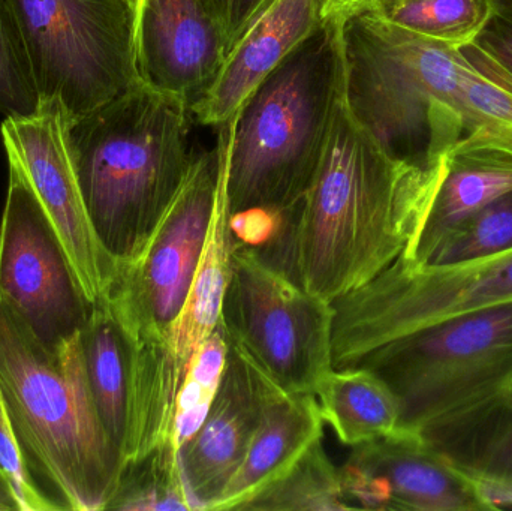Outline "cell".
<instances>
[{"label": "cell", "instance_id": "30bf717a", "mask_svg": "<svg viewBox=\"0 0 512 511\" xmlns=\"http://www.w3.org/2000/svg\"><path fill=\"white\" fill-rule=\"evenodd\" d=\"M333 303L313 296L258 249L237 243L221 326L286 393L315 395L333 369Z\"/></svg>", "mask_w": 512, "mask_h": 511}, {"label": "cell", "instance_id": "d6986e66", "mask_svg": "<svg viewBox=\"0 0 512 511\" xmlns=\"http://www.w3.org/2000/svg\"><path fill=\"white\" fill-rule=\"evenodd\" d=\"M417 434L477 483L493 509L512 507V399L507 392L439 417Z\"/></svg>", "mask_w": 512, "mask_h": 511}, {"label": "cell", "instance_id": "cb8c5ba5", "mask_svg": "<svg viewBox=\"0 0 512 511\" xmlns=\"http://www.w3.org/2000/svg\"><path fill=\"white\" fill-rule=\"evenodd\" d=\"M105 510L194 511L173 438L123 467L119 485Z\"/></svg>", "mask_w": 512, "mask_h": 511}, {"label": "cell", "instance_id": "5bb4252c", "mask_svg": "<svg viewBox=\"0 0 512 511\" xmlns=\"http://www.w3.org/2000/svg\"><path fill=\"white\" fill-rule=\"evenodd\" d=\"M351 509L495 510L483 489L415 432L397 431L355 447L340 468Z\"/></svg>", "mask_w": 512, "mask_h": 511}, {"label": "cell", "instance_id": "ac0fdd59", "mask_svg": "<svg viewBox=\"0 0 512 511\" xmlns=\"http://www.w3.org/2000/svg\"><path fill=\"white\" fill-rule=\"evenodd\" d=\"M325 0H273L228 53L215 83L192 108L201 125L221 126L256 86L324 20Z\"/></svg>", "mask_w": 512, "mask_h": 511}, {"label": "cell", "instance_id": "8fae6325", "mask_svg": "<svg viewBox=\"0 0 512 511\" xmlns=\"http://www.w3.org/2000/svg\"><path fill=\"white\" fill-rule=\"evenodd\" d=\"M0 221V297L48 350L80 333L92 305L29 180L8 159Z\"/></svg>", "mask_w": 512, "mask_h": 511}, {"label": "cell", "instance_id": "836d02e7", "mask_svg": "<svg viewBox=\"0 0 512 511\" xmlns=\"http://www.w3.org/2000/svg\"><path fill=\"white\" fill-rule=\"evenodd\" d=\"M0 511H21L17 497L2 470H0Z\"/></svg>", "mask_w": 512, "mask_h": 511}, {"label": "cell", "instance_id": "5b68a950", "mask_svg": "<svg viewBox=\"0 0 512 511\" xmlns=\"http://www.w3.org/2000/svg\"><path fill=\"white\" fill-rule=\"evenodd\" d=\"M345 101L382 149L438 167L465 135L462 54L414 35L373 9L342 18Z\"/></svg>", "mask_w": 512, "mask_h": 511}, {"label": "cell", "instance_id": "603a6c76", "mask_svg": "<svg viewBox=\"0 0 512 511\" xmlns=\"http://www.w3.org/2000/svg\"><path fill=\"white\" fill-rule=\"evenodd\" d=\"M242 510L331 511L351 510V506L343 492L340 468L331 464L318 440L288 473L255 495Z\"/></svg>", "mask_w": 512, "mask_h": 511}, {"label": "cell", "instance_id": "f546056e", "mask_svg": "<svg viewBox=\"0 0 512 511\" xmlns=\"http://www.w3.org/2000/svg\"><path fill=\"white\" fill-rule=\"evenodd\" d=\"M0 470L8 479L21 511L63 510L51 495L45 494L41 483L30 470L15 435L2 390H0Z\"/></svg>", "mask_w": 512, "mask_h": 511}, {"label": "cell", "instance_id": "9c48e42d", "mask_svg": "<svg viewBox=\"0 0 512 511\" xmlns=\"http://www.w3.org/2000/svg\"><path fill=\"white\" fill-rule=\"evenodd\" d=\"M512 302V251L453 266L402 257L334 300L333 368H354L376 348L457 315Z\"/></svg>", "mask_w": 512, "mask_h": 511}, {"label": "cell", "instance_id": "d590c367", "mask_svg": "<svg viewBox=\"0 0 512 511\" xmlns=\"http://www.w3.org/2000/svg\"><path fill=\"white\" fill-rule=\"evenodd\" d=\"M507 395L510 396V398L512 399V381H511L510 386H508Z\"/></svg>", "mask_w": 512, "mask_h": 511}, {"label": "cell", "instance_id": "e0dca14e", "mask_svg": "<svg viewBox=\"0 0 512 511\" xmlns=\"http://www.w3.org/2000/svg\"><path fill=\"white\" fill-rule=\"evenodd\" d=\"M512 191V143L483 128L466 132L444 156L432 201L400 257L424 266L465 219Z\"/></svg>", "mask_w": 512, "mask_h": 511}, {"label": "cell", "instance_id": "52a82bcc", "mask_svg": "<svg viewBox=\"0 0 512 511\" xmlns=\"http://www.w3.org/2000/svg\"><path fill=\"white\" fill-rule=\"evenodd\" d=\"M219 128L218 144L195 156L146 246L134 260L117 264L104 300L134 345L135 372L161 353L197 275L227 161V126Z\"/></svg>", "mask_w": 512, "mask_h": 511}, {"label": "cell", "instance_id": "4fadbf2b", "mask_svg": "<svg viewBox=\"0 0 512 511\" xmlns=\"http://www.w3.org/2000/svg\"><path fill=\"white\" fill-rule=\"evenodd\" d=\"M71 125L62 102L42 99L33 113L6 117L2 140L6 156L20 165L50 219L84 296L95 305L107 299L117 263L87 215L69 146Z\"/></svg>", "mask_w": 512, "mask_h": 511}, {"label": "cell", "instance_id": "484cf974", "mask_svg": "<svg viewBox=\"0 0 512 511\" xmlns=\"http://www.w3.org/2000/svg\"><path fill=\"white\" fill-rule=\"evenodd\" d=\"M462 110L466 132L483 128L512 143V81L472 44L462 45Z\"/></svg>", "mask_w": 512, "mask_h": 511}, {"label": "cell", "instance_id": "7a4b0ae2", "mask_svg": "<svg viewBox=\"0 0 512 511\" xmlns=\"http://www.w3.org/2000/svg\"><path fill=\"white\" fill-rule=\"evenodd\" d=\"M345 92L342 18L324 17L228 120L227 195L243 243H262L306 195Z\"/></svg>", "mask_w": 512, "mask_h": 511}, {"label": "cell", "instance_id": "2e32d148", "mask_svg": "<svg viewBox=\"0 0 512 511\" xmlns=\"http://www.w3.org/2000/svg\"><path fill=\"white\" fill-rule=\"evenodd\" d=\"M227 59L218 21L204 0H141L137 63L147 86L195 107Z\"/></svg>", "mask_w": 512, "mask_h": 511}, {"label": "cell", "instance_id": "1f68e13d", "mask_svg": "<svg viewBox=\"0 0 512 511\" xmlns=\"http://www.w3.org/2000/svg\"><path fill=\"white\" fill-rule=\"evenodd\" d=\"M218 21L227 45V56L243 33L273 0H204Z\"/></svg>", "mask_w": 512, "mask_h": 511}, {"label": "cell", "instance_id": "f1b7e54d", "mask_svg": "<svg viewBox=\"0 0 512 511\" xmlns=\"http://www.w3.org/2000/svg\"><path fill=\"white\" fill-rule=\"evenodd\" d=\"M39 95L29 56L9 0H0V111L26 116L38 107Z\"/></svg>", "mask_w": 512, "mask_h": 511}, {"label": "cell", "instance_id": "7402d4cb", "mask_svg": "<svg viewBox=\"0 0 512 511\" xmlns=\"http://www.w3.org/2000/svg\"><path fill=\"white\" fill-rule=\"evenodd\" d=\"M315 396L322 419L345 446H361L399 429V401L370 369L333 368Z\"/></svg>", "mask_w": 512, "mask_h": 511}, {"label": "cell", "instance_id": "7c38bea8", "mask_svg": "<svg viewBox=\"0 0 512 511\" xmlns=\"http://www.w3.org/2000/svg\"><path fill=\"white\" fill-rule=\"evenodd\" d=\"M236 245L225 161L206 245L185 305L155 362L134 374L131 441L126 464L147 455L158 444L174 440L177 396L198 348L221 324Z\"/></svg>", "mask_w": 512, "mask_h": 511}, {"label": "cell", "instance_id": "8992f818", "mask_svg": "<svg viewBox=\"0 0 512 511\" xmlns=\"http://www.w3.org/2000/svg\"><path fill=\"white\" fill-rule=\"evenodd\" d=\"M354 368L370 369L390 387L400 405L399 429L417 434L439 417L507 392L512 302L421 327Z\"/></svg>", "mask_w": 512, "mask_h": 511}, {"label": "cell", "instance_id": "ffe728a7", "mask_svg": "<svg viewBox=\"0 0 512 511\" xmlns=\"http://www.w3.org/2000/svg\"><path fill=\"white\" fill-rule=\"evenodd\" d=\"M322 425L324 419L315 395L277 389L242 465L212 511L242 510L255 495L288 473L315 441L321 440Z\"/></svg>", "mask_w": 512, "mask_h": 511}, {"label": "cell", "instance_id": "83f0119b", "mask_svg": "<svg viewBox=\"0 0 512 511\" xmlns=\"http://www.w3.org/2000/svg\"><path fill=\"white\" fill-rule=\"evenodd\" d=\"M228 341L224 329H218L198 348L177 396L173 437L177 449L201 428L215 399L227 363Z\"/></svg>", "mask_w": 512, "mask_h": 511}, {"label": "cell", "instance_id": "3957f363", "mask_svg": "<svg viewBox=\"0 0 512 511\" xmlns=\"http://www.w3.org/2000/svg\"><path fill=\"white\" fill-rule=\"evenodd\" d=\"M192 111L137 84L72 120L69 146L93 230L117 264L134 260L182 188Z\"/></svg>", "mask_w": 512, "mask_h": 511}, {"label": "cell", "instance_id": "e575fe53", "mask_svg": "<svg viewBox=\"0 0 512 511\" xmlns=\"http://www.w3.org/2000/svg\"><path fill=\"white\" fill-rule=\"evenodd\" d=\"M131 3L132 8H134L135 15H137L138 8H140L141 0H128Z\"/></svg>", "mask_w": 512, "mask_h": 511}, {"label": "cell", "instance_id": "d4e9b609", "mask_svg": "<svg viewBox=\"0 0 512 511\" xmlns=\"http://www.w3.org/2000/svg\"><path fill=\"white\" fill-rule=\"evenodd\" d=\"M492 0H376L382 18L439 44H471L483 27Z\"/></svg>", "mask_w": 512, "mask_h": 511}, {"label": "cell", "instance_id": "4316f807", "mask_svg": "<svg viewBox=\"0 0 512 511\" xmlns=\"http://www.w3.org/2000/svg\"><path fill=\"white\" fill-rule=\"evenodd\" d=\"M508 251H512V191L454 228L424 266H453Z\"/></svg>", "mask_w": 512, "mask_h": 511}, {"label": "cell", "instance_id": "9a60e30c", "mask_svg": "<svg viewBox=\"0 0 512 511\" xmlns=\"http://www.w3.org/2000/svg\"><path fill=\"white\" fill-rule=\"evenodd\" d=\"M227 341V363L209 413L179 449L194 511L212 510L218 503L251 447L271 396L280 389L236 342Z\"/></svg>", "mask_w": 512, "mask_h": 511}, {"label": "cell", "instance_id": "d6a6232c", "mask_svg": "<svg viewBox=\"0 0 512 511\" xmlns=\"http://www.w3.org/2000/svg\"><path fill=\"white\" fill-rule=\"evenodd\" d=\"M376 0H325L324 17H340L345 18L354 12L364 11V9H372Z\"/></svg>", "mask_w": 512, "mask_h": 511}, {"label": "cell", "instance_id": "44dd1931", "mask_svg": "<svg viewBox=\"0 0 512 511\" xmlns=\"http://www.w3.org/2000/svg\"><path fill=\"white\" fill-rule=\"evenodd\" d=\"M80 345L96 413L125 467L131 441L135 351L107 302L92 305L80 330Z\"/></svg>", "mask_w": 512, "mask_h": 511}, {"label": "cell", "instance_id": "6da1fadb", "mask_svg": "<svg viewBox=\"0 0 512 511\" xmlns=\"http://www.w3.org/2000/svg\"><path fill=\"white\" fill-rule=\"evenodd\" d=\"M441 165L388 155L343 98L312 185L291 218L297 282L333 303L396 261L420 225Z\"/></svg>", "mask_w": 512, "mask_h": 511}, {"label": "cell", "instance_id": "ba28073f", "mask_svg": "<svg viewBox=\"0 0 512 511\" xmlns=\"http://www.w3.org/2000/svg\"><path fill=\"white\" fill-rule=\"evenodd\" d=\"M39 101L56 99L72 120L143 83L137 15L128 0H9Z\"/></svg>", "mask_w": 512, "mask_h": 511}, {"label": "cell", "instance_id": "4dcf8cb0", "mask_svg": "<svg viewBox=\"0 0 512 511\" xmlns=\"http://www.w3.org/2000/svg\"><path fill=\"white\" fill-rule=\"evenodd\" d=\"M512 81V0H492L480 32L471 42Z\"/></svg>", "mask_w": 512, "mask_h": 511}, {"label": "cell", "instance_id": "277c9868", "mask_svg": "<svg viewBox=\"0 0 512 511\" xmlns=\"http://www.w3.org/2000/svg\"><path fill=\"white\" fill-rule=\"evenodd\" d=\"M0 390L30 470L63 510L107 509L123 464L90 395L80 333L48 350L0 297Z\"/></svg>", "mask_w": 512, "mask_h": 511}]
</instances>
